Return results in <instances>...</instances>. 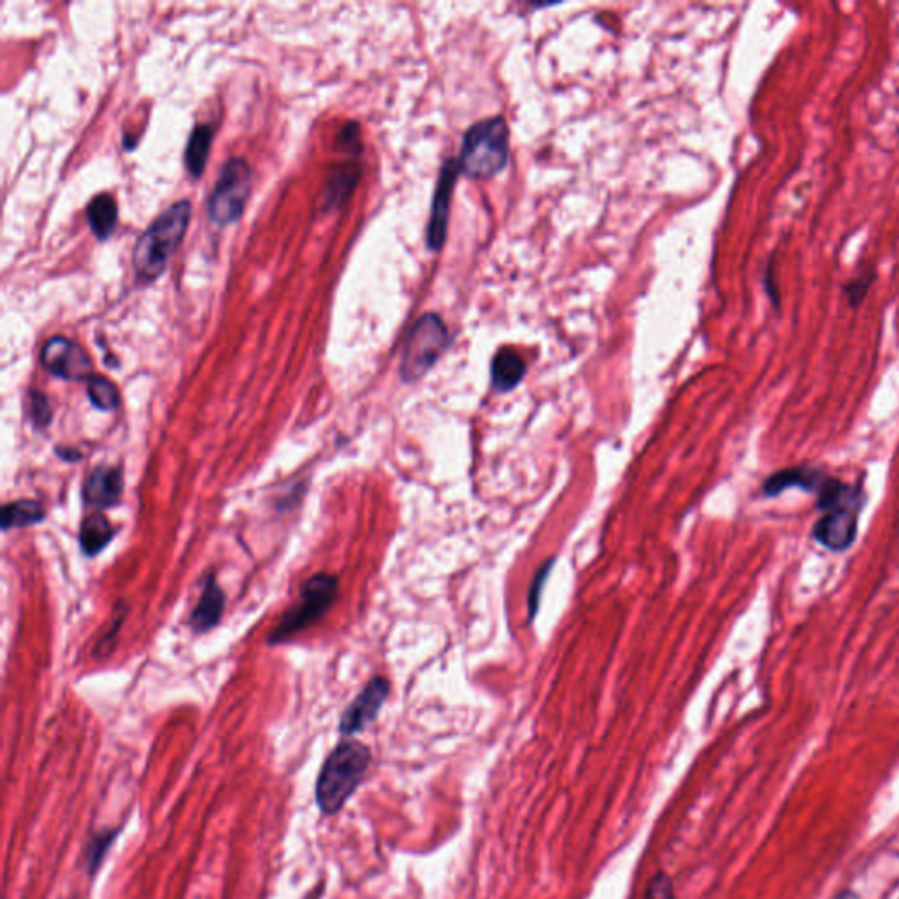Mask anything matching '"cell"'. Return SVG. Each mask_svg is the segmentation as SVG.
Returning a JSON list of instances; mask_svg holds the SVG:
<instances>
[{
	"label": "cell",
	"mask_w": 899,
	"mask_h": 899,
	"mask_svg": "<svg viewBox=\"0 0 899 899\" xmlns=\"http://www.w3.org/2000/svg\"><path fill=\"white\" fill-rule=\"evenodd\" d=\"M777 266H775V255L769 259L768 266H766L765 271V288L766 293H768L769 301L774 304L775 308H780V288H778L777 284Z\"/></svg>",
	"instance_id": "cell-27"
},
{
	"label": "cell",
	"mask_w": 899,
	"mask_h": 899,
	"mask_svg": "<svg viewBox=\"0 0 899 899\" xmlns=\"http://www.w3.org/2000/svg\"><path fill=\"white\" fill-rule=\"evenodd\" d=\"M337 590H339V580L336 576L327 575V573H316L311 576L310 580L302 584L297 603L288 608L281 622L269 634L267 644L271 647L287 644L293 636L319 622L336 603Z\"/></svg>",
	"instance_id": "cell-4"
},
{
	"label": "cell",
	"mask_w": 899,
	"mask_h": 899,
	"mask_svg": "<svg viewBox=\"0 0 899 899\" xmlns=\"http://www.w3.org/2000/svg\"><path fill=\"white\" fill-rule=\"evenodd\" d=\"M460 175L457 158H448L445 166L441 167L440 180H437L436 192L432 199L431 218L428 224V247L432 252H440L445 247L446 230H448L450 201L454 194L455 181Z\"/></svg>",
	"instance_id": "cell-9"
},
{
	"label": "cell",
	"mask_w": 899,
	"mask_h": 899,
	"mask_svg": "<svg viewBox=\"0 0 899 899\" xmlns=\"http://www.w3.org/2000/svg\"><path fill=\"white\" fill-rule=\"evenodd\" d=\"M112 536H115V527L104 513H91V515L83 518L82 529H80V544H82L83 553L88 558H94L97 553L103 552L108 547L109 541L112 540Z\"/></svg>",
	"instance_id": "cell-15"
},
{
	"label": "cell",
	"mask_w": 899,
	"mask_h": 899,
	"mask_svg": "<svg viewBox=\"0 0 899 899\" xmlns=\"http://www.w3.org/2000/svg\"><path fill=\"white\" fill-rule=\"evenodd\" d=\"M225 610V594L220 585L216 582L215 573L207 575L204 582L203 594L199 598L197 607L190 615V627L194 633L204 634L215 630L220 624Z\"/></svg>",
	"instance_id": "cell-12"
},
{
	"label": "cell",
	"mask_w": 899,
	"mask_h": 899,
	"mask_svg": "<svg viewBox=\"0 0 899 899\" xmlns=\"http://www.w3.org/2000/svg\"><path fill=\"white\" fill-rule=\"evenodd\" d=\"M86 394L92 405L100 411H115L120 406V392L106 376H92L86 382Z\"/></svg>",
	"instance_id": "cell-20"
},
{
	"label": "cell",
	"mask_w": 899,
	"mask_h": 899,
	"mask_svg": "<svg viewBox=\"0 0 899 899\" xmlns=\"http://www.w3.org/2000/svg\"><path fill=\"white\" fill-rule=\"evenodd\" d=\"M357 180H359V169L357 167L347 166L334 171L324 194L325 207L339 206V204L345 203L351 190L356 187Z\"/></svg>",
	"instance_id": "cell-19"
},
{
	"label": "cell",
	"mask_w": 899,
	"mask_h": 899,
	"mask_svg": "<svg viewBox=\"0 0 899 899\" xmlns=\"http://www.w3.org/2000/svg\"><path fill=\"white\" fill-rule=\"evenodd\" d=\"M62 448L65 450V454H63V452H60V450H55V454L59 455L60 459H63V460H80V459H82V454H80V452H76V450L69 448V446H62Z\"/></svg>",
	"instance_id": "cell-28"
},
{
	"label": "cell",
	"mask_w": 899,
	"mask_h": 899,
	"mask_svg": "<svg viewBox=\"0 0 899 899\" xmlns=\"http://www.w3.org/2000/svg\"><path fill=\"white\" fill-rule=\"evenodd\" d=\"M859 515V512L826 513L815 522V541L831 552H846L858 538Z\"/></svg>",
	"instance_id": "cell-10"
},
{
	"label": "cell",
	"mask_w": 899,
	"mask_h": 899,
	"mask_svg": "<svg viewBox=\"0 0 899 899\" xmlns=\"http://www.w3.org/2000/svg\"><path fill=\"white\" fill-rule=\"evenodd\" d=\"M388 694H391V682L383 676H374L369 680L359 696L351 702L345 714L339 720V733L343 736H351L368 728L371 722L376 720L380 710L387 702Z\"/></svg>",
	"instance_id": "cell-8"
},
{
	"label": "cell",
	"mask_w": 899,
	"mask_h": 899,
	"mask_svg": "<svg viewBox=\"0 0 899 899\" xmlns=\"http://www.w3.org/2000/svg\"><path fill=\"white\" fill-rule=\"evenodd\" d=\"M115 615H117V621L115 624L111 625V630L108 631V634L100 639L97 647L94 648V657H108L109 654L112 652V642L117 639L118 631L122 630L123 621H125L127 616V608L123 607V603H118L117 610H115Z\"/></svg>",
	"instance_id": "cell-25"
},
{
	"label": "cell",
	"mask_w": 899,
	"mask_h": 899,
	"mask_svg": "<svg viewBox=\"0 0 899 899\" xmlns=\"http://www.w3.org/2000/svg\"><path fill=\"white\" fill-rule=\"evenodd\" d=\"M837 899H859V898H858V895H854V892H852V890H846V892H841V895L838 896Z\"/></svg>",
	"instance_id": "cell-29"
},
{
	"label": "cell",
	"mask_w": 899,
	"mask_h": 899,
	"mask_svg": "<svg viewBox=\"0 0 899 899\" xmlns=\"http://www.w3.org/2000/svg\"><path fill=\"white\" fill-rule=\"evenodd\" d=\"M510 158V129L503 117H491L469 127L463 140L460 175L487 180L503 171Z\"/></svg>",
	"instance_id": "cell-3"
},
{
	"label": "cell",
	"mask_w": 899,
	"mask_h": 899,
	"mask_svg": "<svg viewBox=\"0 0 899 899\" xmlns=\"http://www.w3.org/2000/svg\"><path fill=\"white\" fill-rule=\"evenodd\" d=\"M450 333L436 313H425L406 336L400 356V376L406 383L419 382L436 365L450 347Z\"/></svg>",
	"instance_id": "cell-5"
},
{
	"label": "cell",
	"mask_w": 899,
	"mask_h": 899,
	"mask_svg": "<svg viewBox=\"0 0 899 899\" xmlns=\"http://www.w3.org/2000/svg\"><path fill=\"white\" fill-rule=\"evenodd\" d=\"M553 559H549V561L544 562L543 566L538 570L536 573L535 580L531 584V590H529V596H527V604H529V616L535 619L536 613H538V608H540V598L541 592H543L544 584L549 580L550 572H552L553 566Z\"/></svg>",
	"instance_id": "cell-23"
},
{
	"label": "cell",
	"mask_w": 899,
	"mask_h": 899,
	"mask_svg": "<svg viewBox=\"0 0 899 899\" xmlns=\"http://www.w3.org/2000/svg\"><path fill=\"white\" fill-rule=\"evenodd\" d=\"M526 360L517 351L503 348L492 359V385L498 392H510L526 376Z\"/></svg>",
	"instance_id": "cell-14"
},
{
	"label": "cell",
	"mask_w": 899,
	"mask_h": 899,
	"mask_svg": "<svg viewBox=\"0 0 899 899\" xmlns=\"http://www.w3.org/2000/svg\"><path fill=\"white\" fill-rule=\"evenodd\" d=\"M252 194V167L244 158H230L209 197V216L216 225L235 224Z\"/></svg>",
	"instance_id": "cell-6"
},
{
	"label": "cell",
	"mask_w": 899,
	"mask_h": 899,
	"mask_svg": "<svg viewBox=\"0 0 899 899\" xmlns=\"http://www.w3.org/2000/svg\"><path fill=\"white\" fill-rule=\"evenodd\" d=\"M645 899H674L673 882L666 873H657L648 884Z\"/></svg>",
	"instance_id": "cell-26"
},
{
	"label": "cell",
	"mask_w": 899,
	"mask_h": 899,
	"mask_svg": "<svg viewBox=\"0 0 899 899\" xmlns=\"http://www.w3.org/2000/svg\"><path fill=\"white\" fill-rule=\"evenodd\" d=\"M213 143L212 125H197L190 134L189 144L184 149V166L190 176L199 178L206 169L207 157Z\"/></svg>",
	"instance_id": "cell-17"
},
{
	"label": "cell",
	"mask_w": 899,
	"mask_h": 899,
	"mask_svg": "<svg viewBox=\"0 0 899 899\" xmlns=\"http://www.w3.org/2000/svg\"><path fill=\"white\" fill-rule=\"evenodd\" d=\"M118 829H104V831L97 832L94 838H92L91 843H88V850H86V866H88V872L91 875H95L97 870L100 868V864H103L104 858L108 854V850L111 849L112 841L115 838L118 837Z\"/></svg>",
	"instance_id": "cell-22"
},
{
	"label": "cell",
	"mask_w": 899,
	"mask_h": 899,
	"mask_svg": "<svg viewBox=\"0 0 899 899\" xmlns=\"http://www.w3.org/2000/svg\"><path fill=\"white\" fill-rule=\"evenodd\" d=\"M875 279H877V271H875V267H866V269L861 271L858 276L850 278L849 281L843 285V292H846L850 308L858 310V308L863 304Z\"/></svg>",
	"instance_id": "cell-21"
},
{
	"label": "cell",
	"mask_w": 899,
	"mask_h": 899,
	"mask_svg": "<svg viewBox=\"0 0 899 899\" xmlns=\"http://www.w3.org/2000/svg\"><path fill=\"white\" fill-rule=\"evenodd\" d=\"M46 512L39 501L20 500L5 504L2 508V529H22V527L36 526L45 520Z\"/></svg>",
	"instance_id": "cell-18"
},
{
	"label": "cell",
	"mask_w": 899,
	"mask_h": 899,
	"mask_svg": "<svg viewBox=\"0 0 899 899\" xmlns=\"http://www.w3.org/2000/svg\"><path fill=\"white\" fill-rule=\"evenodd\" d=\"M371 765V751L364 743L345 740L328 754L319 778L315 798L320 812L336 815L364 782Z\"/></svg>",
	"instance_id": "cell-1"
},
{
	"label": "cell",
	"mask_w": 899,
	"mask_h": 899,
	"mask_svg": "<svg viewBox=\"0 0 899 899\" xmlns=\"http://www.w3.org/2000/svg\"><path fill=\"white\" fill-rule=\"evenodd\" d=\"M86 220L91 225L95 238L100 241L111 238L118 221V204L109 194H100L92 199L86 207Z\"/></svg>",
	"instance_id": "cell-16"
},
{
	"label": "cell",
	"mask_w": 899,
	"mask_h": 899,
	"mask_svg": "<svg viewBox=\"0 0 899 899\" xmlns=\"http://www.w3.org/2000/svg\"><path fill=\"white\" fill-rule=\"evenodd\" d=\"M192 206L189 201H180L167 207L166 212L152 221L148 229L137 239L134 247V269L137 278L146 284L155 281L166 271L172 253L178 250L189 229Z\"/></svg>",
	"instance_id": "cell-2"
},
{
	"label": "cell",
	"mask_w": 899,
	"mask_h": 899,
	"mask_svg": "<svg viewBox=\"0 0 899 899\" xmlns=\"http://www.w3.org/2000/svg\"><path fill=\"white\" fill-rule=\"evenodd\" d=\"M31 420L37 429H46L51 422V406L43 392H31Z\"/></svg>",
	"instance_id": "cell-24"
},
{
	"label": "cell",
	"mask_w": 899,
	"mask_h": 899,
	"mask_svg": "<svg viewBox=\"0 0 899 899\" xmlns=\"http://www.w3.org/2000/svg\"><path fill=\"white\" fill-rule=\"evenodd\" d=\"M125 491L123 472L117 468L100 466L86 477L83 483V500L88 506L97 510L111 508L117 504Z\"/></svg>",
	"instance_id": "cell-11"
},
{
	"label": "cell",
	"mask_w": 899,
	"mask_h": 899,
	"mask_svg": "<svg viewBox=\"0 0 899 899\" xmlns=\"http://www.w3.org/2000/svg\"><path fill=\"white\" fill-rule=\"evenodd\" d=\"M826 477V472L820 469L796 466V468L780 469L771 477L766 478L763 483V494L766 498H777L782 492L791 489H800L806 494H814L818 483Z\"/></svg>",
	"instance_id": "cell-13"
},
{
	"label": "cell",
	"mask_w": 899,
	"mask_h": 899,
	"mask_svg": "<svg viewBox=\"0 0 899 899\" xmlns=\"http://www.w3.org/2000/svg\"><path fill=\"white\" fill-rule=\"evenodd\" d=\"M41 364L48 373L68 382H88L94 376L88 353L76 341L63 336L51 337L45 343Z\"/></svg>",
	"instance_id": "cell-7"
}]
</instances>
